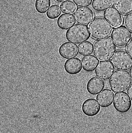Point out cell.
Listing matches in <instances>:
<instances>
[{
	"label": "cell",
	"mask_w": 132,
	"mask_h": 133,
	"mask_svg": "<svg viewBox=\"0 0 132 133\" xmlns=\"http://www.w3.org/2000/svg\"><path fill=\"white\" fill-rule=\"evenodd\" d=\"M116 46L110 38L97 40L94 45V54L99 61L110 60L116 51Z\"/></svg>",
	"instance_id": "cell-1"
},
{
	"label": "cell",
	"mask_w": 132,
	"mask_h": 133,
	"mask_svg": "<svg viewBox=\"0 0 132 133\" xmlns=\"http://www.w3.org/2000/svg\"><path fill=\"white\" fill-rule=\"evenodd\" d=\"M132 83L130 74L126 70L115 71L109 80L110 88L115 93L126 91Z\"/></svg>",
	"instance_id": "cell-2"
},
{
	"label": "cell",
	"mask_w": 132,
	"mask_h": 133,
	"mask_svg": "<svg viewBox=\"0 0 132 133\" xmlns=\"http://www.w3.org/2000/svg\"><path fill=\"white\" fill-rule=\"evenodd\" d=\"M90 35L95 39H99L108 37L111 34L112 27L105 19L96 18L88 26Z\"/></svg>",
	"instance_id": "cell-3"
},
{
	"label": "cell",
	"mask_w": 132,
	"mask_h": 133,
	"mask_svg": "<svg viewBox=\"0 0 132 133\" xmlns=\"http://www.w3.org/2000/svg\"><path fill=\"white\" fill-rule=\"evenodd\" d=\"M88 27L86 25L77 24L66 32L65 36L69 42L79 44L88 40L90 37Z\"/></svg>",
	"instance_id": "cell-4"
},
{
	"label": "cell",
	"mask_w": 132,
	"mask_h": 133,
	"mask_svg": "<svg viewBox=\"0 0 132 133\" xmlns=\"http://www.w3.org/2000/svg\"><path fill=\"white\" fill-rule=\"evenodd\" d=\"M111 62L117 69L128 70L132 66V58L124 50L116 51L111 59Z\"/></svg>",
	"instance_id": "cell-5"
},
{
	"label": "cell",
	"mask_w": 132,
	"mask_h": 133,
	"mask_svg": "<svg viewBox=\"0 0 132 133\" xmlns=\"http://www.w3.org/2000/svg\"><path fill=\"white\" fill-rule=\"evenodd\" d=\"M130 31L124 26L116 28L111 34V38L116 46L119 48L125 47L131 39Z\"/></svg>",
	"instance_id": "cell-6"
},
{
	"label": "cell",
	"mask_w": 132,
	"mask_h": 133,
	"mask_svg": "<svg viewBox=\"0 0 132 133\" xmlns=\"http://www.w3.org/2000/svg\"><path fill=\"white\" fill-rule=\"evenodd\" d=\"M113 101L114 108L119 113H127L131 108L132 102L126 92H122L116 93Z\"/></svg>",
	"instance_id": "cell-7"
},
{
	"label": "cell",
	"mask_w": 132,
	"mask_h": 133,
	"mask_svg": "<svg viewBox=\"0 0 132 133\" xmlns=\"http://www.w3.org/2000/svg\"><path fill=\"white\" fill-rule=\"evenodd\" d=\"M115 67L110 61H102L95 70L96 76L103 80L109 79L114 72Z\"/></svg>",
	"instance_id": "cell-8"
},
{
	"label": "cell",
	"mask_w": 132,
	"mask_h": 133,
	"mask_svg": "<svg viewBox=\"0 0 132 133\" xmlns=\"http://www.w3.org/2000/svg\"><path fill=\"white\" fill-rule=\"evenodd\" d=\"M74 15L77 23L84 25H89L94 17L93 12L88 7H80L77 8Z\"/></svg>",
	"instance_id": "cell-9"
},
{
	"label": "cell",
	"mask_w": 132,
	"mask_h": 133,
	"mask_svg": "<svg viewBox=\"0 0 132 133\" xmlns=\"http://www.w3.org/2000/svg\"><path fill=\"white\" fill-rule=\"evenodd\" d=\"M78 45L69 42H66L60 45L59 49V55L65 59L74 58L79 54Z\"/></svg>",
	"instance_id": "cell-10"
},
{
	"label": "cell",
	"mask_w": 132,
	"mask_h": 133,
	"mask_svg": "<svg viewBox=\"0 0 132 133\" xmlns=\"http://www.w3.org/2000/svg\"><path fill=\"white\" fill-rule=\"evenodd\" d=\"M101 107L97 100L89 98L85 101L82 105V111L86 116L93 117L97 115L100 111Z\"/></svg>",
	"instance_id": "cell-11"
},
{
	"label": "cell",
	"mask_w": 132,
	"mask_h": 133,
	"mask_svg": "<svg viewBox=\"0 0 132 133\" xmlns=\"http://www.w3.org/2000/svg\"><path fill=\"white\" fill-rule=\"evenodd\" d=\"M103 16L105 19L113 27H119L122 24V15L113 7H111L105 11Z\"/></svg>",
	"instance_id": "cell-12"
},
{
	"label": "cell",
	"mask_w": 132,
	"mask_h": 133,
	"mask_svg": "<svg viewBox=\"0 0 132 133\" xmlns=\"http://www.w3.org/2000/svg\"><path fill=\"white\" fill-rule=\"evenodd\" d=\"M105 86L103 80L97 77L90 79L87 84V90L89 94L93 95L98 94L104 89Z\"/></svg>",
	"instance_id": "cell-13"
},
{
	"label": "cell",
	"mask_w": 132,
	"mask_h": 133,
	"mask_svg": "<svg viewBox=\"0 0 132 133\" xmlns=\"http://www.w3.org/2000/svg\"><path fill=\"white\" fill-rule=\"evenodd\" d=\"M114 97L112 91L109 89H105L97 95L96 99L101 107L106 108L112 105Z\"/></svg>",
	"instance_id": "cell-14"
},
{
	"label": "cell",
	"mask_w": 132,
	"mask_h": 133,
	"mask_svg": "<svg viewBox=\"0 0 132 133\" xmlns=\"http://www.w3.org/2000/svg\"><path fill=\"white\" fill-rule=\"evenodd\" d=\"M80 59L74 58L67 60L64 64L65 72L71 75H75L79 74L82 70V66Z\"/></svg>",
	"instance_id": "cell-15"
},
{
	"label": "cell",
	"mask_w": 132,
	"mask_h": 133,
	"mask_svg": "<svg viewBox=\"0 0 132 133\" xmlns=\"http://www.w3.org/2000/svg\"><path fill=\"white\" fill-rule=\"evenodd\" d=\"M113 6L122 15L132 12V0H113Z\"/></svg>",
	"instance_id": "cell-16"
},
{
	"label": "cell",
	"mask_w": 132,
	"mask_h": 133,
	"mask_svg": "<svg viewBox=\"0 0 132 133\" xmlns=\"http://www.w3.org/2000/svg\"><path fill=\"white\" fill-rule=\"evenodd\" d=\"M75 23L74 17L72 14H62L58 18L57 21L58 27L63 30L69 29Z\"/></svg>",
	"instance_id": "cell-17"
},
{
	"label": "cell",
	"mask_w": 132,
	"mask_h": 133,
	"mask_svg": "<svg viewBox=\"0 0 132 133\" xmlns=\"http://www.w3.org/2000/svg\"><path fill=\"white\" fill-rule=\"evenodd\" d=\"M81 62L83 70L87 72L94 71L99 63L98 59L92 55L83 57Z\"/></svg>",
	"instance_id": "cell-18"
},
{
	"label": "cell",
	"mask_w": 132,
	"mask_h": 133,
	"mask_svg": "<svg viewBox=\"0 0 132 133\" xmlns=\"http://www.w3.org/2000/svg\"><path fill=\"white\" fill-rule=\"evenodd\" d=\"M113 0H93L92 3L93 9L96 11H104L113 5Z\"/></svg>",
	"instance_id": "cell-19"
},
{
	"label": "cell",
	"mask_w": 132,
	"mask_h": 133,
	"mask_svg": "<svg viewBox=\"0 0 132 133\" xmlns=\"http://www.w3.org/2000/svg\"><path fill=\"white\" fill-rule=\"evenodd\" d=\"M79 54L83 56L92 54L94 51V45L89 41L85 42L78 45Z\"/></svg>",
	"instance_id": "cell-20"
},
{
	"label": "cell",
	"mask_w": 132,
	"mask_h": 133,
	"mask_svg": "<svg viewBox=\"0 0 132 133\" xmlns=\"http://www.w3.org/2000/svg\"><path fill=\"white\" fill-rule=\"evenodd\" d=\"M51 4V0H36L35 9L40 14H45L49 9Z\"/></svg>",
	"instance_id": "cell-21"
},
{
	"label": "cell",
	"mask_w": 132,
	"mask_h": 133,
	"mask_svg": "<svg viewBox=\"0 0 132 133\" xmlns=\"http://www.w3.org/2000/svg\"><path fill=\"white\" fill-rule=\"evenodd\" d=\"M60 8L63 14H73L76 10L77 6L74 2L69 1L61 3Z\"/></svg>",
	"instance_id": "cell-22"
},
{
	"label": "cell",
	"mask_w": 132,
	"mask_h": 133,
	"mask_svg": "<svg viewBox=\"0 0 132 133\" xmlns=\"http://www.w3.org/2000/svg\"><path fill=\"white\" fill-rule=\"evenodd\" d=\"M61 14V10L60 7L57 5H52L49 9L46 15L47 17L50 19H55Z\"/></svg>",
	"instance_id": "cell-23"
},
{
	"label": "cell",
	"mask_w": 132,
	"mask_h": 133,
	"mask_svg": "<svg viewBox=\"0 0 132 133\" xmlns=\"http://www.w3.org/2000/svg\"><path fill=\"white\" fill-rule=\"evenodd\" d=\"M73 1L78 6L87 7L91 5L92 0H73Z\"/></svg>",
	"instance_id": "cell-24"
},
{
	"label": "cell",
	"mask_w": 132,
	"mask_h": 133,
	"mask_svg": "<svg viewBox=\"0 0 132 133\" xmlns=\"http://www.w3.org/2000/svg\"><path fill=\"white\" fill-rule=\"evenodd\" d=\"M125 24L129 31L132 32V12L125 18Z\"/></svg>",
	"instance_id": "cell-25"
},
{
	"label": "cell",
	"mask_w": 132,
	"mask_h": 133,
	"mask_svg": "<svg viewBox=\"0 0 132 133\" xmlns=\"http://www.w3.org/2000/svg\"><path fill=\"white\" fill-rule=\"evenodd\" d=\"M127 52L132 58V39L128 43L127 47Z\"/></svg>",
	"instance_id": "cell-26"
},
{
	"label": "cell",
	"mask_w": 132,
	"mask_h": 133,
	"mask_svg": "<svg viewBox=\"0 0 132 133\" xmlns=\"http://www.w3.org/2000/svg\"><path fill=\"white\" fill-rule=\"evenodd\" d=\"M127 93L132 101V83L127 90Z\"/></svg>",
	"instance_id": "cell-27"
},
{
	"label": "cell",
	"mask_w": 132,
	"mask_h": 133,
	"mask_svg": "<svg viewBox=\"0 0 132 133\" xmlns=\"http://www.w3.org/2000/svg\"><path fill=\"white\" fill-rule=\"evenodd\" d=\"M55 1L59 3H61V2H67V1H70V0H55Z\"/></svg>",
	"instance_id": "cell-28"
},
{
	"label": "cell",
	"mask_w": 132,
	"mask_h": 133,
	"mask_svg": "<svg viewBox=\"0 0 132 133\" xmlns=\"http://www.w3.org/2000/svg\"><path fill=\"white\" fill-rule=\"evenodd\" d=\"M129 72H130V75L132 79V66L130 70H129Z\"/></svg>",
	"instance_id": "cell-29"
}]
</instances>
